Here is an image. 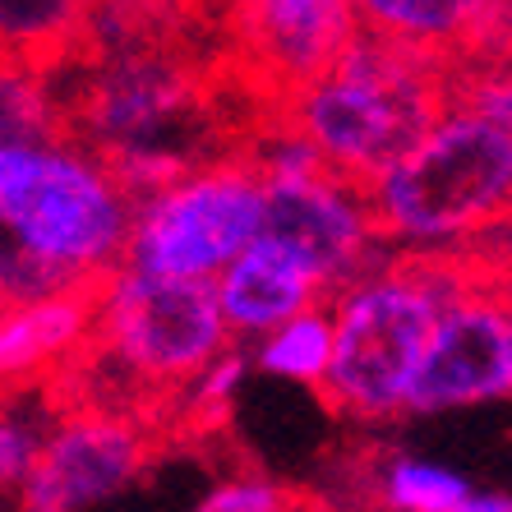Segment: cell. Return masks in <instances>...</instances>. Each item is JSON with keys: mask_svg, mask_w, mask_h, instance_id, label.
Here are the masks:
<instances>
[{"mask_svg": "<svg viewBox=\"0 0 512 512\" xmlns=\"http://www.w3.org/2000/svg\"><path fill=\"white\" fill-rule=\"evenodd\" d=\"M74 0H5V37L10 47H37L65 28Z\"/></svg>", "mask_w": 512, "mask_h": 512, "instance_id": "19", "label": "cell"}, {"mask_svg": "<svg viewBox=\"0 0 512 512\" xmlns=\"http://www.w3.org/2000/svg\"><path fill=\"white\" fill-rule=\"evenodd\" d=\"M462 512H512V494L508 489H476Z\"/></svg>", "mask_w": 512, "mask_h": 512, "instance_id": "20", "label": "cell"}, {"mask_svg": "<svg viewBox=\"0 0 512 512\" xmlns=\"http://www.w3.org/2000/svg\"><path fill=\"white\" fill-rule=\"evenodd\" d=\"M213 286H217V300H222V314H227L231 337L245 346L328 300V291L314 282L310 268H300L282 245H273L263 236L240 259H231L213 277Z\"/></svg>", "mask_w": 512, "mask_h": 512, "instance_id": "13", "label": "cell"}, {"mask_svg": "<svg viewBox=\"0 0 512 512\" xmlns=\"http://www.w3.org/2000/svg\"><path fill=\"white\" fill-rule=\"evenodd\" d=\"M236 10L254 65L282 97L310 84L360 37L351 0H236Z\"/></svg>", "mask_w": 512, "mask_h": 512, "instance_id": "10", "label": "cell"}, {"mask_svg": "<svg viewBox=\"0 0 512 512\" xmlns=\"http://www.w3.org/2000/svg\"><path fill=\"white\" fill-rule=\"evenodd\" d=\"M56 416L60 411L37 406L33 388L28 393L14 388L10 406H5V420H0V485H5V494H14L28 480V471L37 466V457H42V448L51 439Z\"/></svg>", "mask_w": 512, "mask_h": 512, "instance_id": "16", "label": "cell"}, {"mask_svg": "<svg viewBox=\"0 0 512 512\" xmlns=\"http://www.w3.org/2000/svg\"><path fill=\"white\" fill-rule=\"evenodd\" d=\"M480 268L466 259L388 250L360 277L328 296L337 328L333 370L319 397L351 425H393L411 416L416 374L443 305Z\"/></svg>", "mask_w": 512, "mask_h": 512, "instance_id": "2", "label": "cell"}, {"mask_svg": "<svg viewBox=\"0 0 512 512\" xmlns=\"http://www.w3.org/2000/svg\"><path fill=\"white\" fill-rule=\"evenodd\" d=\"M97 337V286L51 291L37 300H14L0 319V365L10 388H37L88 356Z\"/></svg>", "mask_w": 512, "mask_h": 512, "instance_id": "11", "label": "cell"}, {"mask_svg": "<svg viewBox=\"0 0 512 512\" xmlns=\"http://www.w3.org/2000/svg\"><path fill=\"white\" fill-rule=\"evenodd\" d=\"M300 494L282 480H273L268 471H231V476L213 480L203 489V499L190 512H296Z\"/></svg>", "mask_w": 512, "mask_h": 512, "instance_id": "18", "label": "cell"}, {"mask_svg": "<svg viewBox=\"0 0 512 512\" xmlns=\"http://www.w3.org/2000/svg\"><path fill=\"white\" fill-rule=\"evenodd\" d=\"M254 370V356L245 351V342H231L213 365H203L190 383H185V393L171 402L180 420H190V425H217V420L231 411V402L240 397L245 379Z\"/></svg>", "mask_w": 512, "mask_h": 512, "instance_id": "17", "label": "cell"}, {"mask_svg": "<svg viewBox=\"0 0 512 512\" xmlns=\"http://www.w3.org/2000/svg\"><path fill=\"white\" fill-rule=\"evenodd\" d=\"M448 65L453 60L360 28L328 70L282 97V120H291L333 171L370 185L448 111L457 79Z\"/></svg>", "mask_w": 512, "mask_h": 512, "instance_id": "5", "label": "cell"}, {"mask_svg": "<svg viewBox=\"0 0 512 512\" xmlns=\"http://www.w3.org/2000/svg\"><path fill=\"white\" fill-rule=\"evenodd\" d=\"M476 480L448 462L411 453H379L365 466V499L379 512H462L476 494Z\"/></svg>", "mask_w": 512, "mask_h": 512, "instance_id": "14", "label": "cell"}, {"mask_svg": "<svg viewBox=\"0 0 512 512\" xmlns=\"http://www.w3.org/2000/svg\"><path fill=\"white\" fill-rule=\"evenodd\" d=\"M153 453V416L97 402L65 406L37 466L10 494L14 512H93L139 485Z\"/></svg>", "mask_w": 512, "mask_h": 512, "instance_id": "7", "label": "cell"}, {"mask_svg": "<svg viewBox=\"0 0 512 512\" xmlns=\"http://www.w3.org/2000/svg\"><path fill=\"white\" fill-rule=\"evenodd\" d=\"M296 512H379V508L360 499H300Z\"/></svg>", "mask_w": 512, "mask_h": 512, "instance_id": "21", "label": "cell"}, {"mask_svg": "<svg viewBox=\"0 0 512 512\" xmlns=\"http://www.w3.org/2000/svg\"><path fill=\"white\" fill-rule=\"evenodd\" d=\"M499 296H503V319H508V356H512V277L499 282Z\"/></svg>", "mask_w": 512, "mask_h": 512, "instance_id": "22", "label": "cell"}, {"mask_svg": "<svg viewBox=\"0 0 512 512\" xmlns=\"http://www.w3.org/2000/svg\"><path fill=\"white\" fill-rule=\"evenodd\" d=\"M134 208V185L88 143L65 134L5 139V305L74 286H102L130 259Z\"/></svg>", "mask_w": 512, "mask_h": 512, "instance_id": "1", "label": "cell"}, {"mask_svg": "<svg viewBox=\"0 0 512 512\" xmlns=\"http://www.w3.org/2000/svg\"><path fill=\"white\" fill-rule=\"evenodd\" d=\"M333 346H337V328H333V310L323 300L314 310L286 319L268 337L250 342V356H254V370L268 374V379L300 383V388L319 393L328 370H333Z\"/></svg>", "mask_w": 512, "mask_h": 512, "instance_id": "15", "label": "cell"}, {"mask_svg": "<svg viewBox=\"0 0 512 512\" xmlns=\"http://www.w3.org/2000/svg\"><path fill=\"white\" fill-rule=\"evenodd\" d=\"M388 250L471 259L512 222V125L453 97L393 167L370 180Z\"/></svg>", "mask_w": 512, "mask_h": 512, "instance_id": "3", "label": "cell"}, {"mask_svg": "<svg viewBox=\"0 0 512 512\" xmlns=\"http://www.w3.org/2000/svg\"><path fill=\"white\" fill-rule=\"evenodd\" d=\"M365 33L429 51V56H512L503 42L512 0H351Z\"/></svg>", "mask_w": 512, "mask_h": 512, "instance_id": "12", "label": "cell"}, {"mask_svg": "<svg viewBox=\"0 0 512 512\" xmlns=\"http://www.w3.org/2000/svg\"><path fill=\"white\" fill-rule=\"evenodd\" d=\"M263 185V240L282 245L300 268H310L328 296L388 254L365 180L319 167L310 176H273Z\"/></svg>", "mask_w": 512, "mask_h": 512, "instance_id": "8", "label": "cell"}, {"mask_svg": "<svg viewBox=\"0 0 512 512\" xmlns=\"http://www.w3.org/2000/svg\"><path fill=\"white\" fill-rule=\"evenodd\" d=\"M236 342L213 282L120 263L97 286V337L74 365L84 402L153 416Z\"/></svg>", "mask_w": 512, "mask_h": 512, "instance_id": "4", "label": "cell"}, {"mask_svg": "<svg viewBox=\"0 0 512 512\" xmlns=\"http://www.w3.org/2000/svg\"><path fill=\"white\" fill-rule=\"evenodd\" d=\"M268 185L254 157H217L139 194L130 259L148 273L213 282L263 236Z\"/></svg>", "mask_w": 512, "mask_h": 512, "instance_id": "6", "label": "cell"}, {"mask_svg": "<svg viewBox=\"0 0 512 512\" xmlns=\"http://www.w3.org/2000/svg\"><path fill=\"white\" fill-rule=\"evenodd\" d=\"M512 397L508 319H503L499 282L476 273L443 305L425 365L416 374L411 416H448Z\"/></svg>", "mask_w": 512, "mask_h": 512, "instance_id": "9", "label": "cell"}]
</instances>
